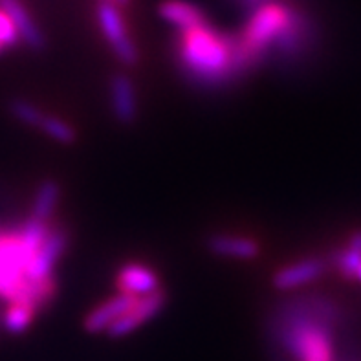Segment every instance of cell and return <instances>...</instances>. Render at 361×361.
Returning <instances> with one entry per match:
<instances>
[{"label":"cell","instance_id":"obj_20","mask_svg":"<svg viewBox=\"0 0 361 361\" xmlns=\"http://www.w3.org/2000/svg\"><path fill=\"white\" fill-rule=\"evenodd\" d=\"M18 33L15 30L11 18L0 9V46L2 48H9V46H15L18 42Z\"/></svg>","mask_w":361,"mask_h":361},{"label":"cell","instance_id":"obj_25","mask_svg":"<svg viewBox=\"0 0 361 361\" xmlns=\"http://www.w3.org/2000/svg\"><path fill=\"white\" fill-rule=\"evenodd\" d=\"M6 50V48H2V46H0V54H2V51H4Z\"/></svg>","mask_w":361,"mask_h":361},{"label":"cell","instance_id":"obj_16","mask_svg":"<svg viewBox=\"0 0 361 361\" xmlns=\"http://www.w3.org/2000/svg\"><path fill=\"white\" fill-rule=\"evenodd\" d=\"M336 266H338L339 274L347 279L356 277L361 266V231H356L348 238L347 246L336 255Z\"/></svg>","mask_w":361,"mask_h":361},{"label":"cell","instance_id":"obj_5","mask_svg":"<svg viewBox=\"0 0 361 361\" xmlns=\"http://www.w3.org/2000/svg\"><path fill=\"white\" fill-rule=\"evenodd\" d=\"M97 20H99L101 32L109 41L110 48L125 66H134L140 61V51L136 44L127 33L125 20L119 13V8L114 2H99L97 6Z\"/></svg>","mask_w":361,"mask_h":361},{"label":"cell","instance_id":"obj_8","mask_svg":"<svg viewBox=\"0 0 361 361\" xmlns=\"http://www.w3.org/2000/svg\"><path fill=\"white\" fill-rule=\"evenodd\" d=\"M137 301V298L134 295H128V293H121L110 298L109 301L101 302L99 307H96L94 310L85 317V330L88 334H99V332H106L110 326L114 325L116 321L121 316H125L130 308L134 307V302Z\"/></svg>","mask_w":361,"mask_h":361},{"label":"cell","instance_id":"obj_14","mask_svg":"<svg viewBox=\"0 0 361 361\" xmlns=\"http://www.w3.org/2000/svg\"><path fill=\"white\" fill-rule=\"evenodd\" d=\"M211 253L220 257H228V259H255L261 252L259 244L253 238L247 237H229V235H215L209 238L207 243Z\"/></svg>","mask_w":361,"mask_h":361},{"label":"cell","instance_id":"obj_13","mask_svg":"<svg viewBox=\"0 0 361 361\" xmlns=\"http://www.w3.org/2000/svg\"><path fill=\"white\" fill-rule=\"evenodd\" d=\"M160 15L171 23L173 26H176L182 33L191 32V30H197V27L206 26V17L202 13L200 9L195 8L192 4L188 2H182V0H167L160 6Z\"/></svg>","mask_w":361,"mask_h":361},{"label":"cell","instance_id":"obj_24","mask_svg":"<svg viewBox=\"0 0 361 361\" xmlns=\"http://www.w3.org/2000/svg\"><path fill=\"white\" fill-rule=\"evenodd\" d=\"M101 2H114V0H101Z\"/></svg>","mask_w":361,"mask_h":361},{"label":"cell","instance_id":"obj_11","mask_svg":"<svg viewBox=\"0 0 361 361\" xmlns=\"http://www.w3.org/2000/svg\"><path fill=\"white\" fill-rule=\"evenodd\" d=\"M118 288L121 293H128L134 298H145L160 290L158 275L143 264H125L118 275Z\"/></svg>","mask_w":361,"mask_h":361},{"label":"cell","instance_id":"obj_2","mask_svg":"<svg viewBox=\"0 0 361 361\" xmlns=\"http://www.w3.org/2000/svg\"><path fill=\"white\" fill-rule=\"evenodd\" d=\"M50 231L48 222L30 219L17 231H0V298L13 301L26 281L37 250Z\"/></svg>","mask_w":361,"mask_h":361},{"label":"cell","instance_id":"obj_1","mask_svg":"<svg viewBox=\"0 0 361 361\" xmlns=\"http://www.w3.org/2000/svg\"><path fill=\"white\" fill-rule=\"evenodd\" d=\"M180 61L192 79L204 85H222L240 75L237 37L216 33L206 26L182 33Z\"/></svg>","mask_w":361,"mask_h":361},{"label":"cell","instance_id":"obj_6","mask_svg":"<svg viewBox=\"0 0 361 361\" xmlns=\"http://www.w3.org/2000/svg\"><path fill=\"white\" fill-rule=\"evenodd\" d=\"M165 302H167V295H165L164 290H158V292L145 295V298H137L134 307L125 316L119 317L114 325L106 330V334L112 339H119L133 334L134 330H137L142 325H145L147 321L158 316L164 310Z\"/></svg>","mask_w":361,"mask_h":361},{"label":"cell","instance_id":"obj_21","mask_svg":"<svg viewBox=\"0 0 361 361\" xmlns=\"http://www.w3.org/2000/svg\"><path fill=\"white\" fill-rule=\"evenodd\" d=\"M130 0H114V4L116 6H127Z\"/></svg>","mask_w":361,"mask_h":361},{"label":"cell","instance_id":"obj_19","mask_svg":"<svg viewBox=\"0 0 361 361\" xmlns=\"http://www.w3.org/2000/svg\"><path fill=\"white\" fill-rule=\"evenodd\" d=\"M9 110H11V114H13L20 123L30 125V127H35V128L41 127V121L42 118H44V112H42L39 106H35L33 103L24 99L11 101Z\"/></svg>","mask_w":361,"mask_h":361},{"label":"cell","instance_id":"obj_4","mask_svg":"<svg viewBox=\"0 0 361 361\" xmlns=\"http://www.w3.org/2000/svg\"><path fill=\"white\" fill-rule=\"evenodd\" d=\"M293 13L295 11L281 4H264L257 9L243 35L237 37V63L240 72L244 73L253 66L277 42Z\"/></svg>","mask_w":361,"mask_h":361},{"label":"cell","instance_id":"obj_17","mask_svg":"<svg viewBox=\"0 0 361 361\" xmlns=\"http://www.w3.org/2000/svg\"><path fill=\"white\" fill-rule=\"evenodd\" d=\"M37 310L23 302H9V307L4 312V326L11 334H23L30 329Z\"/></svg>","mask_w":361,"mask_h":361},{"label":"cell","instance_id":"obj_22","mask_svg":"<svg viewBox=\"0 0 361 361\" xmlns=\"http://www.w3.org/2000/svg\"><path fill=\"white\" fill-rule=\"evenodd\" d=\"M244 2H247V4H259L261 0H244Z\"/></svg>","mask_w":361,"mask_h":361},{"label":"cell","instance_id":"obj_10","mask_svg":"<svg viewBox=\"0 0 361 361\" xmlns=\"http://www.w3.org/2000/svg\"><path fill=\"white\" fill-rule=\"evenodd\" d=\"M110 105L121 125H133L137 119V97L134 81L127 73H116L110 79Z\"/></svg>","mask_w":361,"mask_h":361},{"label":"cell","instance_id":"obj_9","mask_svg":"<svg viewBox=\"0 0 361 361\" xmlns=\"http://www.w3.org/2000/svg\"><path fill=\"white\" fill-rule=\"evenodd\" d=\"M326 264L321 259H305L295 264L284 266L274 275V286L279 292H292L305 284H310L317 281L321 275L325 274Z\"/></svg>","mask_w":361,"mask_h":361},{"label":"cell","instance_id":"obj_23","mask_svg":"<svg viewBox=\"0 0 361 361\" xmlns=\"http://www.w3.org/2000/svg\"><path fill=\"white\" fill-rule=\"evenodd\" d=\"M356 279L361 281V266H360V270H357V274H356Z\"/></svg>","mask_w":361,"mask_h":361},{"label":"cell","instance_id":"obj_3","mask_svg":"<svg viewBox=\"0 0 361 361\" xmlns=\"http://www.w3.org/2000/svg\"><path fill=\"white\" fill-rule=\"evenodd\" d=\"M325 308L293 310L283 325V343L299 361H334V341Z\"/></svg>","mask_w":361,"mask_h":361},{"label":"cell","instance_id":"obj_15","mask_svg":"<svg viewBox=\"0 0 361 361\" xmlns=\"http://www.w3.org/2000/svg\"><path fill=\"white\" fill-rule=\"evenodd\" d=\"M61 198V188L59 183L54 180H44L39 185L33 200L32 207V219L39 220V222H50L51 215L55 213V207L59 204Z\"/></svg>","mask_w":361,"mask_h":361},{"label":"cell","instance_id":"obj_18","mask_svg":"<svg viewBox=\"0 0 361 361\" xmlns=\"http://www.w3.org/2000/svg\"><path fill=\"white\" fill-rule=\"evenodd\" d=\"M42 133L48 137H51L54 142L63 143V145H72L75 140H78V133L75 128L70 123H66L64 119L57 118V116L44 114L41 121V127H39Z\"/></svg>","mask_w":361,"mask_h":361},{"label":"cell","instance_id":"obj_12","mask_svg":"<svg viewBox=\"0 0 361 361\" xmlns=\"http://www.w3.org/2000/svg\"><path fill=\"white\" fill-rule=\"evenodd\" d=\"M0 9L11 18L18 37L33 50H41L44 46V37H42L41 30L37 27V24L33 23V18L30 17L23 2L20 0H0Z\"/></svg>","mask_w":361,"mask_h":361},{"label":"cell","instance_id":"obj_7","mask_svg":"<svg viewBox=\"0 0 361 361\" xmlns=\"http://www.w3.org/2000/svg\"><path fill=\"white\" fill-rule=\"evenodd\" d=\"M68 231L64 228H50L48 235L42 240L41 247L37 250L35 257H33L32 264L26 271L27 281H42L54 277L55 264L64 253L66 246H68Z\"/></svg>","mask_w":361,"mask_h":361}]
</instances>
